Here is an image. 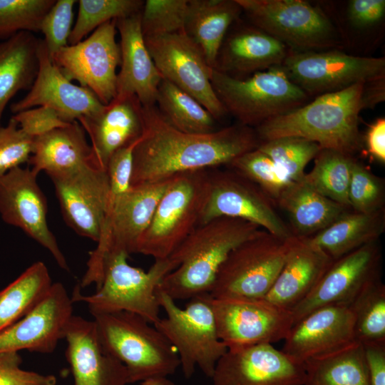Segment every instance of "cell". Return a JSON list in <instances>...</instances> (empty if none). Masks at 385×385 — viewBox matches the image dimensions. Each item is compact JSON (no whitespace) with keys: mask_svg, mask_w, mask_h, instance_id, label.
<instances>
[{"mask_svg":"<svg viewBox=\"0 0 385 385\" xmlns=\"http://www.w3.org/2000/svg\"><path fill=\"white\" fill-rule=\"evenodd\" d=\"M30 168L17 167L0 178V215L9 225L21 229L46 248L58 265H68L47 223L46 197Z\"/></svg>","mask_w":385,"mask_h":385,"instance_id":"obj_18","label":"cell"},{"mask_svg":"<svg viewBox=\"0 0 385 385\" xmlns=\"http://www.w3.org/2000/svg\"><path fill=\"white\" fill-rule=\"evenodd\" d=\"M291 239L262 230L238 245L220 268L210 294L214 298L262 299L283 267Z\"/></svg>","mask_w":385,"mask_h":385,"instance_id":"obj_11","label":"cell"},{"mask_svg":"<svg viewBox=\"0 0 385 385\" xmlns=\"http://www.w3.org/2000/svg\"><path fill=\"white\" fill-rule=\"evenodd\" d=\"M212 305L218 337L227 349L284 340L294 324L291 311L262 299L212 297Z\"/></svg>","mask_w":385,"mask_h":385,"instance_id":"obj_16","label":"cell"},{"mask_svg":"<svg viewBox=\"0 0 385 385\" xmlns=\"http://www.w3.org/2000/svg\"><path fill=\"white\" fill-rule=\"evenodd\" d=\"M189 0H147L140 11L144 36L184 31Z\"/></svg>","mask_w":385,"mask_h":385,"instance_id":"obj_43","label":"cell"},{"mask_svg":"<svg viewBox=\"0 0 385 385\" xmlns=\"http://www.w3.org/2000/svg\"><path fill=\"white\" fill-rule=\"evenodd\" d=\"M73 301L61 282L53 283L28 314L0 332V353L28 350L52 353L73 315Z\"/></svg>","mask_w":385,"mask_h":385,"instance_id":"obj_23","label":"cell"},{"mask_svg":"<svg viewBox=\"0 0 385 385\" xmlns=\"http://www.w3.org/2000/svg\"><path fill=\"white\" fill-rule=\"evenodd\" d=\"M257 148L267 155L291 181H297L304 177L307 165L321 149L313 141L293 136L262 141Z\"/></svg>","mask_w":385,"mask_h":385,"instance_id":"obj_40","label":"cell"},{"mask_svg":"<svg viewBox=\"0 0 385 385\" xmlns=\"http://www.w3.org/2000/svg\"><path fill=\"white\" fill-rule=\"evenodd\" d=\"M384 230V208L371 213L350 210L325 229L306 239L336 260L377 241Z\"/></svg>","mask_w":385,"mask_h":385,"instance_id":"obj_32","label":"cell"},{"mask_svg":"<svg viewBox=\"0 0 385 385\" xmlns=\"http://www.w3.org/2000/svg\"><path fill=\"white\" fill-rule=\"evenodd\" d=\"M50 178L66 222L78 235L97 242L110 200L106 170L91 163Z\"/></svg>","mask_w":385,"mask_h":385,"instance_id":"obj_19","label":"cell"},{"mask_svg":"<svg viewBox=\"0 0 385 385\" xmlns=\"http://www.w3.org/2000/svg\"><path fill=\"white\" fill-rule=\"evenodd\" d=\"M366 145L371 157L385 163V119L380 118L369 128L366 135Z\"/></svg>","mask_w":385,"mask_h":385,"instance_id":"obj_52","label":"cell"},{"mask_svg":"<svg viewBox=\"0 0 385 385\" xmlns=\"http://www.w3.org/2000/svg\"><path fill=\"white\" fill-rule=\"evenodd\" d=\"M242 9L236 0H189L184 31L213 68L222 43Z\"/></svg>","mask_w":385,"mask_h":385,"instance_id":"obj_31","label":"cell"},{"mask_svg":"<svg viewBox=\"0 0 385 385\" xmlns=\"http://www.w3.org/2000/svg\"><path fill=\"white\" fill-rule=\"evenodd\" d=\"M210 169L173 177L151 221L139 238L135 253L154 260L168 258L199 225L209 190Z\"/></svg>","mask_w":385,"mask_h":385,"instance_id":"obj_7","label":"cell"},{"mask_svg":"<svg viewBox=\"0 0 385 385\" xmlns=\"http://www.w3.org/2000/svg\"><path fill=\"white\" fill-rule=\"evenodd\" d=\"M65 356L74 385H127L125 366L103 348L93 320L72 315L65 328Z\"/></svg>","mask_w":385,"mask_h":385,"instance_id":"obj_24","label":"cell"},{"mask_svg":"<svg viewBox=\"0 0 385 385\" xmlns=\"http://www.w3.org/2000/svg\"><path fill=\"white\" fill-rule=\"evenodd\" d=\"M39 40L34 33L21 31L0 41V125L11 99L18 92L29 90L34 83L38 68Z\"/></svg>","mask_w":385,"mask_h":385,"instance_id":"obj_33","label":"cell"},{"mask_svg":"<svg viewBox=\"0 0 385 385\" xmlns=\"http://www.w3.org/2000/svg\"><path fill=\"white\" fill-rule=\"evenodd\" d=\"M289 217L297 237H310L351 210L318 192L304 179L292 182L276 202Z\"/></svg>","mask_w":385,"mask_h":385,"instance_id":"obj_30","label":"cell"},{"mask_svg":"<svg viewBox=\"0 0 385 385\" xmlns=\"http://www.w3.org/2000/svg\"><path fill=\"white\" fill-rule=\"evenodd\" d=\"M144 38L163 78L195 98L216 120L227 114L212 86L213 68L184 31Z\"/></svg>","mask_w":385,"mask_h":385,"instance_id":"obj_15","label":"cell"},{"mask_svg":"<svg viewBox=\"0 0 385 385\" xmlns=\"http://www.w3.org/2000/svg\"><path fill=\"white\" fill-rule=\"evenodd\" d=\"M11 118L24 133L33 138L70 123L63 120L54 109L48 106L29 108L15 113Z\"/></svg>","mask_w":385,"mask_h":385,"instance_id":"obj_48","label":"cell"},{"mask_svg":"<svg viewBox=\"0 0 385 385\" xmlns=\"http://www.w3.org/2000/svg\"><path fill=\"white\" fill-rule=\"evenodd\" d=\"M212 385H304L305 369L272 344L227 349L217 361Z\"/></svg>","mask_w":385,"mask_h":385,"instance_id":"obj_20","label":"cell"},{"mask_svg":"<svg viewBox=\"0 0 385 385\" xmlns=\"http://www.w3.org/2000/svg\"><path fill=\"white\" fill-rule=\"evenodd\" d=\"M227 167L255 183L275 205L284 189L293 182L267 155L257 148L236 158Z\"/></svg>","mask_w":385,"mask_h":385,"instance_id":"obj_41","label":"cell"},{"mask_svg":"<svg viewBox=\"0 0 385 385\" xmlns=\"http://www.w3.org/2000/svg\"><path fill=\"white\" fill-rule=\"evenodd\" d=\"M56 0H0V41L21 31L38 32Z\"/></svg>","mask_w":385,"mask_h":385,"instance_id":"obj_42","label":"cell"},{"mask_svg":"<svg viewBox=\"0 0 385 385\" xmlns=\"http://www.w3.org/2000/svg\"><path fill=\"white\" fill-rule=\"evenodd\" d=\"M139 140L118 150L108 160L106 171L110 197L121 195L131 188L133 150Z\"/></svg>","mask_w":385,"mask_h":385,"instance_id":"obj_49","label":"cell"},{"mask_svg":"<svg viewBox=\"0 0 385 385\" xmlns=\"http://www.w3.org/2000/svg\"><path fill=\"white\" fill-rule=\"evenodd\" d=\"M92 316L103 348L125 366L129 384L168 377L180 366L175 348L143 317L128 312Z\"/></svg>","mask_w":385,"mask_h":385,"instance_id":"obj_4","label":"cell"},{"mask_svg":"<svg viewBox=\"0 0 385 385\" xmlns=\"http://www.w3.org/2000/svg\"><path fill=\"white\" fill-rule=\"evenodd\" d=\"M289 48L253 25L242 26L226 35L213 69L243 78L280 66Z\"/></svg>","mask_w":385,"mask_h":385,"instance_id":"obj_27","label":"cell"},{"mask_svg":"<svg viewBox=\"0 0 385 385\" xmlns=\"http://www.w3.org/2000/svg\"><path fill=\"white\" fill-rule=\"evenodd\" d=\"M76 2V0H56L41 21L40 31L44 36L43 41L51 58L68 45Z\"/></svg>","mask_w":385,"mask_h":385,"instance_id":"obj_45","label":"cell"},{"mask_svg":"<svg viewBox=\"0 0 385 385\" xmlns=\"http://www.w3.org/2000/svg\"><path fill=\"white\" fill-rule=\"evenodd\" d=\"M365 83L319 95L291 111L262 123L255 130L260 142L293 136L353 156L361 146L359 113L365 108Z\"/></svg>","mask_w":385,"mask_h":385,"instance_id":"obj_2","label":"cell"},{"mask_svg":"<svg viewBox=\"0 0 385 385\" xmlns=\"http://www.w3.org/2000/svg\"><path fill=\"white\" fill-rule=\"evenodd\" d=\"M141 385H178L168 377L155 378L145 380L140 383Z\"/></svg>","mask_w":385,"mask_h":385,"instance_id":"obj_53","label":"cell"},{"mask_svg":"<svg viewBox=\"0 0 385 385\" xmlns=\"http://www.w3.org/2000/svg\"><path fill=\"white\" fill-rule=\"evenodd\" d=\"M46 265L29 266L0 291V332L28 314L46 297L52 285Z\"/></svg>","mask_w":385,"mask_h":385,"instance_id":"obj_34","label":"cell"},{"mask_svg":"<svg viewBox=\"0 0 385 385\" xmlns=\"http://www.w3.org/2000/svg\"><path fill=\"white\" fill-rule=\"evenodd\" d=\"M361 346L370 385H385V342Z\"/></svg>","mask_w":385,"mask_h":385,"instance_id":"obj_51","label":"cell"},{"mask_svg":"<svg viewBox=\"0 0 385 385\" xmlns=\"http://www.w3.org/2000/svg\"><path fill=\"white\" fill-rule=\"evenodd\" d=\"M28 162L37 174L44 171L49 178L95 163L86 132L78 121L34 138Z\"/></svg>","mask_w":385,"mask_h":385,"instance_id":"obj_29","label":"cell"},{"mask_svg":"<svg viewBox=\"0 0 385 385\" xmlns=\"http://www.w3.org/2000/svg\"><path fill=\"white\" fill-rule=\"evenodd\" d=\"M128 257L123 252L108 256L103 264L102 282L96 292L83 295L77 284L71 299L73 302L86 304L91 315L128 312L155 324L160 319L158 287L177 265L169 257L155 260L150 269L145 271L129 265Z\"/></svg>","mask_w":385,"mask_h":385,"instance_id":"obj_5","label":"cell"},{"mask_svg":"<svg viewBox=\"0 0 385 385\" xmlns=\"http://www.w3.org/2000/svg\"><path fill=\"white\" fill-rule=\"evenodd\" d=\"M209 179L199 225L226 217L252 222L283 240L294 237L274 202L252 181L229 168L210 169Z\"/></svg>","mask_w":385,"mask_h":385,"instance_id":"obj_13","label":"cell"},{"mask_svg":"<svg viewBox=\"0 0 385 385\" xmlns=\"http://www.w3.org/2000/svg\"><path fill=\"white\" fill-rule=\"evenodd\" d=\"M353 156L331 149H320L304 180L323 196L351 209L348 191Z\"/></svg>","mask_w":385,"mask_h":385,"instance_id":"obj_37","label":"cell"},{"mask_svg":"<svg viewBox=\"0 0 385 385\" xmlns=\"http://www.w3.org/2000/svg\"><path fill=\"white\" fill-rule=\"evenodd\" d=\"M356 341L385 342V286L381 278L371 282L351 304Z\"/></svg>","mask_w":385,"mask_h":385,"instance_id":"obj_38","label":"cell"},{"mask_svg":"<svg viewBox=\"0 0 385 385\" xmlns=\"http://www.w3.org/2000/svg\"><path fill=\"white\" fill-rule=\"evenodd\" d=\"M160 307L166 316L153 324L175 348L186 379L196 366L211 378L215 365L227 350L220 339L209 293L190 298L183 308L165 293L158 291Z\"/></svg>","mask_w":385,"mask_h":385,"instance_id":"obj_6","label":"cell"},{"mask_svg":"<svg viewBox=\"0 0 385 385\" xmlns=\"http://www.w3.org/2000/svg\"><path fill=\"white\" fill-rule=\"evenodd\" d=\"M77 18L68 38V45L76 44L100 26L113 20L140 12V0H79Z\"/></svg>","mask_w":385,"mask_h":385,"instance_id":"obj_39","label":"cell"},{"mask_svg":"<svg viewBox=\"0 0 385 385\" xmlns=\"http://www.w3.org/2000/svg\"><path fill=\"white\" fill-rule=\"evenodd\" d=\"M262 230L252 222L226 217L199 225L169 257L177 267L163 279L157 290L174 300L210 294L230 252Z\"/></svg>","mask_w":385,"mask_h":385,"instance_id":"obj_3","label":"cell"},{"mask_svg":"<svg viewBox=\"0 0 385 385\" xmlns=\"http://www.w3.org/2000/svg\"><path fill=\"white\" fill-rule=\"evenodd\" d=\"M378 243V240L369 243L334 260L311 292L291 310L294 323L322 307L351 306L371 282L380 277L382 256Z\"/></svg>","mask_w":385,"mask_h":385,"instance_id":"obj_17","label":"cell"},{"mask_svg":"<svg viewBox=\"0 0 385 385\" xmlns=\"http://www.w3.org/2000/svg\"><path fill=\"white\" fill-rule=\"evenodd\" d=\"M354 320L350 305L316 309L294 323L282 351L301 364L337 353L358 342Z\"/></svg>","mask_w":385,"mask_h":385,"instance_id":"obj_21","label":"cell"},{"mask_svg":"<svg viewBox=\"0 0 385 385\" xmlns=\"http://www.w3.org/2000/svg\"><path fill=\"white\" fill-rule=\"evenodd\" d=\"M211 83L227 113L239 124L251 128L304 106L309 99L280 66L243 78L213 69Z\"/></svg>","mask_w":385,"mask_h":385,"instance_id":"obj_8","label":"cell"},{"mask_svg":"<svg viewBox=\"0 0 385 385\" xmlns=\"http://www.w3.org/2000/svg\"><path fill=\"white\" fill-rule=\"evenodd\" d=\"M155 106L172 126L183 132L205 134L219 129L215 118L195 98L164 78Z\"/></svg>","mask_w":385,"mask_h":385,"instance_id":"obj_36","label":"cell"},{"mask_svg":"<svg viewBox=\"0 0 385 385\" xmlns=\"http://www.w3.org/2000/svg\"><path fill=\"white\" fill-rule=\"evenodd\" d=\"M22 359L19 352L0 353V385H56L53 374H42L21 368Z\"/></svg>","mask_w":385,"mask_h":385,"instance_id":"obj_47","label":"cell"},{"mask_svg":"<svg viewBox=\"0 0 385 385\" xmlns=\"http://www.w3.org/2000/svg\"><path fill=\"white\" fill-rule=\"evenodd\" d=\"M34 139L12 118L6 125L0 127V178L29 161Z\"/></svg>","mask_w":385,"mask_h":385,"instance_id":"obj_46","label":"cell"},{"mask_svg":"<svg viewBox=\"0 0 385 385\" xmlns=\"http://www.w3.org/2000/svg\"><path fill=\"white\" fill-rule=\"evenodd\" d=\"M37 75L28 93L11 106V111L19 112L38 107L54 109L66 123L91 117L104 108L88 88L78 86L67 79L53 62L43 39L38 46Z\"/></svg>","mask_w":385,"mask_h":385,"instance_id":"obj_22","label":"cell"},{"mask_svg":"<svg viewBox=\"0 0 385 385\" xmlns=\"http://www.w3.org/2000/svg\"><path fill=\"white\" fill-rule=\"evenodd\" d=\"M120 34V63L115 98L135 96L142 106L155 105L163 76L145 44L140 12L116 20Z\"/></svg>","mask_w":385,"mask_h":385,"instance_id":"obj_25","label":"cell"},{"mask_svg":"<svg viewBox=\"0 0 385 385\" xmlns=\"http://www.w3.org/2000/svg\"><path fill=\"white\" fill-rule=\"evenodd\" d=\"M385 15L384 0H351L347 6L350 23L357 29H366L382 21Z\"/></svg>","mask_w":385,"mask_h":385,"instance_id":"obj_50","label":"cell"},{"mask_svg":"<svg viewBox=\"0 0 385 385\" xmlns=\"http://www.w3.org/2000/svg\"><path fill=\"white\" fill-rule=\"evenodd\" d=\"M333 261L306 238L292 237L283 267L262 299L291 311L311 292Z\"/></svg>","mask_w":385,"mask_h":385,"instance_id":"obj_28","label":"cell"},{"mask_svg":"<svg viewBox=\"0 0 385 385\" xmlns=\"http://www.w3.org/2000/svg\"><path fill=\"white\" fill-rule=\"evenodd\" d=\"M304 385H370L359 342L333 354L304 363Z\"/></svg>","mask_w":385,"mask_h":385,"instance_id":"obj_35","label":"cell"},{"mask_svg":"<svg viewBox=\"0 0 385 385\" xmlns=\"http://www.w3.org/2000/svg\"><path fill=\"white\" fill-rule=\"evenodd\" d=\"M289 79L309 96L385 78L384 57L353 56L332 49L289 52L280 65Z\"/></svg>","mask_w":385,"mask_h":385,"instance_id":"obj_12","label":"cell"},{"mask_svg":"<svg viewBox=\"0 0 385 385\" xmlns=\"http://www.w3.org/2000/svg\"><path fill=\"white\" fill-rule=\"evenodd\" d=\"M251 24L295 51L337 47V29L319 8L303 0H236Z\"/></svg>","mask_w":385,"mask_h":385,"instance_id":"obj_10","label":"cell"},{"mask_svg":"<svg viewBox=\"0 0 385 385\" xmlns=\"http://www.w3.org/2000/svg\"><path fill=\"white\" fill-rule=\"evenodd\" d=\"M170 179L131 186L124 194L110 197L97 247L90 252L86 271L78 284L81 288L94 283L97 288L100 286L103 264L110 255L135 253L137 242L148 227Z\"/></svg>","mask_w":385,"mask_h":385,"instance_id":"obj_9","label":"cell"},{"mask_svg":"<svg viewBox=\"0 0 385 385\" xmlns=\"http://www.w3.org/2000/svg\"><path fill=\"white\" fill-rule=\"evenodd\" d=\"M142 121L143 133L133 150L131 186L227 166L260 144L255 129L239 123L210 133L183 132L172 126L155 105L142 106Z\"/></svg>","mask_w":385,"mask_h":385,"instance_id":"obj_1","label":"cell"},{"mask_svg":"<svg viewBox=\"0 0 385 385\" xmlns=\"http://www.w3.org/2000/svg\"><path fill=\"white\" fill-rule=\"evenodd\" d=\"M78 122L90 138L95 163L106 170L115 151L140 138L142 104L135 96L115 98L98 114Z\"/></svg>","mask_w":385,"mask_h":385,"instance_id":"obj_26","label":"cell"},{"mask_svg":"<svg viewBox=\"0 0 385 385\" xmlns=\"http://www.w3.org/2000/svg\"><path fill=\"white\" fill-rule=\"evenodd\" d=\"M116 20L103 24L81 41L61 48L51 57L67 79L91 90L103 105L116 96V70L120 63Z\"/></svg>","mask_w":385,"mask_h":385,"instance_id":"obj_14","label":"cell"},{"mask_svg":"<svg viewBox=\"0 0 385 385\" xmlns=\"http://www.w3.org/2000/svg\"><path fill=\"white\" fill-rule=\"evenodd\" d=\"M351 210L371 213L384 208V180L369 168L354 160L348 191Z\"/></svg>","mask_w":385,"mask_h":385,"instance_id":"obj_44","label":"cell"}]
</instances>
